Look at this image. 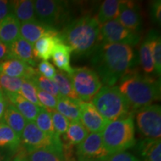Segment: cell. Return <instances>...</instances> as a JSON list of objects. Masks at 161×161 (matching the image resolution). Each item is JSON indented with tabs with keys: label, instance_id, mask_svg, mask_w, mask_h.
Returning a JSON list of instances; mask_svg holds the SVG:
<instances>
[{
	"label": "cell",
	"instance_id": "26",
	"mask_svg": "<svg viewBox=\"0 0 161 161\" xmlns=\"http://www.w3.org/2000/svg\"><path fill=\"white\" fill-rule=\"evenodd\" d=\"M120 3L121 1L119 0H105L102 3L97 17H96L100 25L118 19Z\"/></svg>",
	"mask_w": 161,
	"mask_h": 161
},
{
	"label": "cell",
	"instance_id": "8",
	"mask_svg": "<svg viewBox=\"0 0 161 161\" xmlns=\"http://www.w3.org/2000/svg\"><path fill=\"white\" fill-rule=\"evenodd\" d=\"M21 144L28 153L41 149L63 152V142L60 137L45 134L37 128L35 122H27L21 136Z\"/></svg>",
	"mask_w": 161,
	"mask_h": 161
},
{
	"label": "cell",
	"instance_id": "1",
	"mask_svg": "<svg viewBox=\"0 0 161 161\" xmlns=\"http://www.w3.org/2000/svg\"><path fill=\"white\" fill-rule=\"evenodd\" d=\"M90 62L102 83L114 86L132 69L136 63V55L132 46L101 43L92 54Z\"/></svg>",
	"mask_w": 161,
	"mask_h": 161
},
{
	"label": "cell",
	"instance_id": "3",
	"mask_svg": "<svg viewBox=\"0 0 161 161\" xmlns=\"http://www.w3.org/2000/svg\"><path fill=\"white\" fill-rule=\"evenodd\" d=\"M60 37L75 55L91 56L101 43L100 25L96 17L83 16L68 22Z\"/></svg>",
	"mask_w": 161,
	"mask_h": 161
},
{
	"label": "cell",
	"instance_id": "38",
	"mask_svg": "<svg viewBox=\"0 0 161 161\" xmlns=\"http://www.w3.org/2000/svg\"><path fill=\"white\" fill-rule=\"evenodd\" d=\"M37 72L40 75L49 79H52L56 73V69L52 64L48 60H42L37 65Z\"/></svg>",
	"mask_w": 161,
	"mask_h": 161
},
{
	"label": "cell",
	"instance_id": "29",
	"mask_svg": "<svg viewBox=\"0 0 161 161\" xmlns=\"http://www.w3.org/2000/svg\"><path fill=\"white\" fill-rule=\"evenodd\" d=\"M146 37L149 41L151 52L154 60V71L157 75L160 76L161 72V40L160 35L155 30H151Z\"/></svg>",
	"mask_w": 161,
	"mask_h": 161
},
{
	"label": "cell",
	"instance_id": "24",
	"mask_svg": "<svg viewBox=\"0 0 161 161\" xmlns=\"http://www.w3.org/2000/svg\"><path fill=\"white\" fill-rule=\"evenodd\" d=\"M79 101L73 100L66 97H60L58 98L56 110L60 114L72 122H80V108Z\"/></svg>",
	"mask_w": 161,
	"mask_h": 161
},
{
	"label": "cell",
	"instance_id": "2",
	"mask_svg": "<svg viewBox=\"0 0 161 161\" xmlns=\"http://www.w3.org/2000/svg\"><path fill=\"white\" fill-rule=\"evenodd\" d=\"M118 88L130 104L131 112L160 98V80L130 69L120 78Z\"/></svg>",
	"mask_w": 161,
	"mask_h": 161
},
{
	"label": "cell",
	"instance_id": "9",
	"mask_svg": "<svg viewBox=\"0 0 161 161\" xmlns=\"http://www.w3.org/2000/svg\"><path fill=\"white\" fill-rule=\"evenodd\" d=\"M140 35L126 29L117 19L100 25V40L103 43H119L134 46L140 43Z\"/></svg>",
	"mask_w": 161,
	"mask_h": 161
},
{
	"label": "cell",
	"instance_id": "4",
	"mask_svg": "<svg viewBox=\"0 0 161 161\" xmlns=\"http://www.w3.org/2000/svg\"><path fill=\"white\" fill-rule=\"evenodd\" d=\"M92 103L108 122L133 115L129 103L118 86H102L92 98Z\"/></svg>",
	"mask_w": 161,
	"mask_h": 161
},
{
	"label": "cell",
	"instance_id": "18",
	"mask_svg": "<svg viewBox=\"0 0 161 161\" xmlns=\"http://www.w3.org/2000/svg\"><path fill=\"white\" fill-rule=\"evenodd\" d=\"M21 23L13 14H10L0 23V40L10 46L20 37Z\"/></svg>",
	"mask_w": 161,
	"mask_h": 161
},
{
	"label": "cell",
	"instance_id": "41",
	"mask_svg": "<svg viewBox=\"0 0 161 161\" xmlns=\"http://www.w3.org/2000/svg\"><path fill=\"white\" fill-rule=\"evenodd\" d=\"M11 13V3L9 1L0 0V23Z\"/></svg>",
	"mask_w": 161,
	"mask_h": 161
},
{
	"label": "cell",
	"instance_id": "6",
	"mask_svg": "<svg viewBox=\"0 0 161 161\" xmlns=\"http://www.w3.org/2000/svg\"><path fill=\"white\" fill-rule=\"evenodd\" d=\"M36 19L46 25L57 29L66 25L69 19V4L58 0L35 1Z\"/></svg>",
	"mask_w": 161,
	"mask_h": 161
},
{
	"label": "cell",
	"instance_id": "20",
	"mask_svg": "<svg viewBox=\"0 0 161 161\" xmlns=\"http://www.w3.org/2000/svg\"><path fill=\"white\" fill-rule=\"evenodd\" d=\"M11 14L19 20L20 23L37 20L35 10V1L17 0L11 1Z\"/></svg>",
	"mask_w": 161,
	"mask_h": 161
},
{
	"label": "cell",
	"instance_id": "42",
	"mask_svg": "<svg viewBox=\"0 0 161 161\" xmlns=\"http://www.w3.org/2000/svg\"><path fill=\"white\" fill-rule=\"evenodd\" d=\"M8 104V101L6 99L5 95L0 90V122H1L2 119L3 117L4 113H5V108L7 107Z\"/></svg>",
	"mask_w": 161,
	"mask_h": 161
},
{
	"label": "cell",
	"instance_id": "16",
	"mask_svg": "<svg viewBox=\"0 0 161 161\" xmlns=\"http://www.w3.org/2000/svg\"><path fill=\"white\" fill-rule=\"evenodd\" d=\"M9 47L7 59H16L29 65L35 66L37 65L36 59L33 54V45L24 40L21 36L16 40Z\"/></svg>",
	"mask_w": 161,
	"mask_h": 161
},
{
	"label": "cell",
	"instance_id": "33",
	"mask_svg": "<svg viewBox=\"0 0 161 161\" xmlns=\"http://www.w3.org/2000/svg\"><path fill=\"white\" fill-rule=\"evenodd\" d=\"M30 80H31V81L35 84L36 87L39 88L40 90H43V91L51 94L56 98L61 97L57 84L52 79H49V78L43 77V76L40 75L37 72V73Z\"/></svg>",
	"mask_w": 161,
	"mask_h": 161
},
{
	"label": "cell",
	"instance_id": "28",
	"mask_svg": "<svg viewBox=\"0 0 161 161\" xmlns=\"http://www.w3.org/2000/svg\"><path fill=\"white\" fill-rule=\"evenodd\" d=\"M52 80L57 84L61 96L73 100H80L72 86L69 74L62 71L56 72Z\"/></svg>",
	"mask_w": 161,
	"mask_h": 161
},
{
	"label": "cell",
	"instance_id": "15",
	"mask_svg": "<svg viewBox=\"0 0 161 161\" xmlns=\"http://www.w3.org/2000/svg\"><path fill=\"white\" fill-rule=\"evenodd\" d=\"M0 73L9 77L31 79L37 73V70L23 61L8 59L0 62Z\"/></svg>",
	"mask_w": 161,
	"mask_h": 161
},
{
	"label": "cell",
	"instance_id": "10",
	"mask_svg": "<svg viewBox=\"0 0 161 161\" xmlns=\"http://www.w3.org/2000/svg\"><path fill=\"white\" fill-rule=\"evenodd\" d=\"M136 120L138 129L146 138L160 139V105L150 104L136 110Z\"/></svg>",
	"mask_w": 161,
	"mask_h": 161
},
{
	"label": "cell",
	"instance_id": "34",
	"mask_svg": "<svg viewBox=\"0 0 161 161\" xmlns=\"http://www.w3.org/2000/svg\"><path fill=\"white\" fill-rule=\"evenodd\" d=\"M23 80V78L9 77L0 73V90L3 92L19 93Z\"/></svg>",
	"mask_w": 161,
	"mask_h": 161
},
{
	"label": "cell",
	"instance_id": "37",
	"mask_svg": "<svg viewBox=\"0 0 161 161\" xmlns=\"http://www.w3.org/2000/svg\"><path fill=\"white\" fill-rule=\"evenodd\" d=\"M37 96L38 101L40 102L42 108L48 110H53L56 109L58 103V98L54 97L51 94L48 93L43 90L37 87Z\"/></svg>",
	"mask_w": 161,
	"mask_h": 161
},
{
	"label": "cell",
	"instance_id": "30",
	"mask_svg": "<svg viewBox=\"0 0 161 161\" xmlns=\"http://www.w3.org/2000/svg\"><path fill=\"white\" fill-rule=\"evenodd\" d=\"M140 63L144 73L149 75L154 72V64L151 52L149 41L146 37L140 48Z\"/></svg>",
	"mask_w": 161,
	"mask_h": 161
},
{
	"label": "cell",
	"instance_id": "43",
	"mask_svg": "<svg viewBox=\"0 0 161 161\" xmlns=\"http://www.w3.org/2000/svg\"><path fill=\"white\" fill-rule=\"evenodd\" d=\"M14 153L10 150L0 148V161H11Z\"/></svg>",
	"mask_w": 161,
	"mask_h": 161
},
{
	"label": "cell",
	"instance_id": "5",
	"mask_svg": "<svg viewBox=\"0 0 161 161\" xmlns=\"http://www.w3.org/2000/svg\"><path fill=\"white\" fill-rule=\"evenodd\" d=\"M108 154L125 152L135 145L133 116L109 122L101 133Z\"/></svg>",
	"mask_w": 161,
	"mask_h": 161
},
{
	"label": "cell",
	"instance_id": "36",
	"mask_svg": "<svg viewBox=\"0 0 161 161\" xmlns=\"http://www.w3.org/2000/svg\"><path fill=\"white\" fill-rule=\"evenodd\" d=\"M52 115V123L56 134L60 136L65 134L69 125V121L56 110H49Z\"/></svg>",
	"mask_w": 161,
	"mask_h": 161
},
{
	"label": "cell",
	"instance_id": "12",
	"mask_svg": "<svg viewBox=\"0 0 161 161\" xmlns=\"http://www.w3.org/2000/svg\"><path fill=\"white\" fill-rule=\"evenodd\" d=\"M80 122L88 132L102 133L108 122L99 114L92 102L79 101Z\"/></svg>",
	"mask_w": 161,
	"mask_h": 161
},
{
	"label": "cell",
	"instance_id": "31",
	"mask_svg": "<svg viewBox=\"0 0 161 161\" xmlns=\"http://www.w3.org/2000/svg\"><path fill=\"white\" fill-rule=\"evenodd\" d=\"M26 161H66L63 152L41 149L28 153Z\"/></svg>",
	"mask_w": 161,
	"mask_h": 161
},
{
	"label": "cell",
	"instance_id": "27",
	"mask_svg": "<svg viewBox=\"0 0 161 161\" xmlns=\"http://www.w3.org/2000/svg\"><path fill=\"white\" fill-rule=\"evenodd\" d=\"M89 134L88 130L80 122H70L67 130L63 135L64 143L69 146H78Z\"/></svg>",
	"mask_w": 161,
	"mask_h": 161
},
{
	"label": "cell",
	"instance_id": "23",
	"mask_svg": "<svg viewBox=\"0 0 161 161\" xmlns=\"http://www.w3.org/2000/svg\"><path fill=\"white\" fill-rule=\"evenodd\" d=\"M2 121L8 125L21 138L27 121L15 107L9 103L7 104Z\"/></svg>",
	"mask_w": 161,
	"mask_h": 161
},
{
	"label": "cell",
	"instance_id": "25",
	"mask_svg": "<svg viewBox=\"0 0 161 161\" xmlns=\"http://www.w3.org/2000/svg\"><path fill=\"white\" fill-rule=\"evenodd\" d=\"M21 145V138L7 125L3 121L0 122V148L16 152Z\"/></svg>",
	"mask_w": 161,
	"mask_h": 161
},
{
	"label": "cell",
	"instance_id": "22",
	"mask_svg": "<svg viewBox=\"0 0 161 161\" xmlns=\"http://www.w3.org/2000/svg\"><path fill=\"white\" fill-rule=\"evenodd\" d=\"M138 150L143 161H161L160 139H145L139 143Z\"/></svg>",
	"mask_w": 161,
	"mask_h": 161
},
{
	"label": "cell",
	"instance_id": "39",
	"mask_svg": "<svg viewBox=\"0 0 161 161\" xmlns=\"http://www.w3.org/2000/svg\"><path fill=\"white\" fill-rule=\"evenodd\" d=\"M105 159L106 161H140L132 154L126 152L110 154Z\"/></svg>",
	"mask_w": 161,
	"mask_h": 161
},
{
	"label": "cell",
	"instance_id": "11",
	"mask_svg": "<svg viewBox=\"0 0 161 161\" xmlns=\"http://www.w3.org/2000/svg\"><path fill=\"white\" fill-rule=\"evenodd\" d=\"M78 159H102L109 155L104 148L101 133H91L76 148Z\"/></svg>",
	"mask_w": 161,
	"mask_h": 161
},
{
	"label": "cell",
	"instance_id": "7",
	"mask_svg": "<svg viewBox=\"0 0 161 161\" xmlns=\"http://www.w3.org/2000/svg\"><path fill=\"white\" fill-rule=\"evenodd\" d=\"M69 75L78 98L83 102H90L102 87L97 73L88 67L72 68Z\"/></svg>",
	"mask_w": 161,
	"mask_h": 161
},
{
	"label": "cell",
	"instance_id": "13",
	"mask_svg": "<svg viewBox=\"0 0 161 161\" xmlns=\"http://www.w3.org/2000/svg\"><path fill=\"white\" fill-rule=\"evenodd\" d=\"M117 20L126 29L139 33L142 23L139 4L130 0L121 1Z\"/></svg>",
	"mask_w": 161,
	"mask_h": 161
},
{
	"label": "cell",
	"instance_id": "17",
	"mask_svg": "<svg viewBox=\"0 0 161 161\" xmlns=\"http://www.w3.org/2000/svg\"><path fill=\"white\" fill-rule=\"evenodd\" d=\"M3 93L9 104L15 107L27 122H35L42 108L26 100L19 93H11V92H3Z\"/></svg>",
	"mask_w": 161,
	"mask_h": 161
},
{
	"label": "cell",
	"instance_id": "40",
	"mask_svg": "<svg viewBox=\"0 0 161 161\" xmlns=\"http://www.w3.org/2000/svg\"><path fill=\"white\" fill-rule=\"evenodd\" d=\"M150 16L154 23H161V2L160 0L153 1L150 5Z\"/></svg>",
	"mask_w": 161,
	"mask_h": 161
},
{
	"label": "cell",
	"instance_id": "14",
	"mask_svg": "<svg viewBox=\"0 0 161 161\" xmlns=\"http://www.w3.org/2000/svg\"><path fill=\"white\" fill-rule=\"evenodd\" d=\"M58 30L50 27L38 20L21 23L20 36L31 45H34L38 40L44 36L58 35Z\"/></svg>",
	"mask_w": 161,
	"mask_h": 161
},
{
	"label": "cell",
	"instance_id": "35",
	"mask_svg": "<svg viewBox=\"0 0 161 161\" xmlns=\"http://www.w3.org/2000/svg\"><path fill=\"white\" fill-rule=\"evenodd\" d=\"M19 94L26 100L29 101L30 102L35 104V105L42 108V105L37 98V87L35 84L31 81V80L23 79Z\"/></svg>",
	"mask_w": 161,
	"mask_h": 161
},
{
	"label": "cell",
	"instance_id": "44",
	"mask_svg": "<svg viewBox=\"0 0 161 161\" xmlns=\"http://www.w3.org/2000/svg\"><path fill=\"white\" fill-rule=\"evenodd\" d=\"M9 47L0 40V62L7 59L8 55Z\"/></svg>",
	"mask_w": 161,
	"mask_h": 161
},
{
	"label": "cell",
	"instance_id": "19",
	"mask_svg": "<svg viewBox=\"0 0 161 161\" xmlns=\"http://www.w3.org/2000/svg\"><path fill=\"white\" fill-rule=\"evenodd\" d=\"M60 42L63 41L60 34L58 35L44 36L40 38L33 45V54L35 59L49 60L56 45Z\"/></svg>",
	"mask_w": 161,
	"mask_h": 161
},
{
	"label": "cell",
	"instance_id": "21",
	"mask_svg": "<svg viewBox=\"0 0 161 161\" xmlns=\"http://www.w3.org/2000/svg\"><path fill=\"white\" fill-rule=\"evenodd\" d=\"M72 52V50L69 46L60 42L56 45L51 57L54 64L60 71L66 72L69 75L72 71V67L70 64Z\"/></svg>",
	"mask_w": 161,
	"mask_h": 161
},
{
	"label": "cell",
	"instance_id": "45",
	"mask_svg": "<svg viewBox=\"0 0 161 161\" xmlns=\"http://www.w3.org/2000/svg\"><path fill=\"white\" fill-rule=\"evenodd\" d=\"M78 161H106V159H78Z\"/></svg>",
	"mask_w": 161,
	"mask_h": 161
},
{
	"label": "cell",
	"instance_id": "32",
	"mask_svg": "<svg viewBox=\"0 0 161 161\" xmlns=\"http://www.w3.org/2000/svg\"><path fill=\"white\" fill-rule=\"evenodd\" d=\"M35 123L40 130L48 135L57 137L59 136L56 134L52 123V115L49 110L42 108L35 121ZM60 137V136H59Z\"/></svg>",
	"mask_w": 161,
	"mask_h": 161
}]
</instances>
